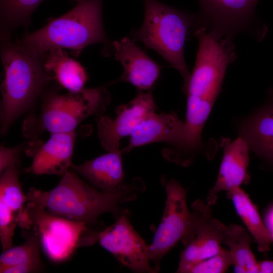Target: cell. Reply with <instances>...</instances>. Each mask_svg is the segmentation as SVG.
<instances>
[{"instance_id": "obj_1", "label": "cell", "mask_w": 273, "mask_h": 273, "mask_svg": "<svg viewBox=\"0 0 273 273\" xmlns=\"http://www.w3.org/2000/svg\"><path fill=\"white\" fill-rule=\"evenodd\" d=\"M194 34L198 49L184 92L187 101L183 137L184 145L192 149L203 145L204 126L221 91L228 66L236 56L231 39L217 38L203 26L197 28Z\"/></svg>"}, {"instance_id": "obj_2", "label": "cell", "mask_w": 273, "mask_h": 273, "mask_svg": "<svg viewBox=\"0 0 273 273\" xmlns=\"http://www.w3.org/2000/svg\"><path fill=\"white\" fill-rule=\"evenodd\" d=\"M145 188L143 181L136 178L122 191L103 192L83 181L70 169L53 189L42 191L31 188L26 196L27 202L43 207L52 214L91 226L99 223L98 218L103 213H112L116 219L129 211L120 203L135 199L136 192Z\"/></svg>"}, {"instance_id": "obj_3", "label": "cell", "mask_w": 273, "mask_h": 273, "mask_svg": "<svg viewBox=\"0 0 273 273\" xmlns=\"http://www.w3.org/2000/svg\"><path fill=\"white\" fill-rule=\"evenodd\" d=\"M1 58L4 69L1 132L4 135L19 116L34 107L53 80L44 68V57L34 54L18 41L2 39Z\"/></svg>"}, {"instance_id": "obj_4", "label": "cell", "mask_w": 273, "mask_h": 273, "mask_svg": "<svg viewBox=\"0 0 273 273\" xmlns=\"http://www.w3.org/2000/svg\"><path fill=\"white\" fill-rule=\"evenodd\" d=\"M60 87L49 86L40 97L35 112L30 113L22 125L23 135L30 143L39 140L44 132L50 134L74 131L89 116L103 115L110 102L109 92L104 87L84 88L76 93L60 94Z\"/></svg>"}, {"instance_id": "obj_5", "label": "cell", "mask_w": 273, "mask_h": 273, "mask_svg": "<svg viewBox=\"0 0 273 273\" xmlns=\"http://www.w3.org/2000/svg\"><path fill=\"white\" fill-rule=\"evenodd\" d=\"M67 13L51 19L42 28L17 40L35 55L45 57L51 49H70L78 56L86 47L102 43L109 48L102 18V0H76Z\"/></svg>"}, {"instance_id": "obj_6", "label": "cell", "mask_w": 273, "mask_h": 273, "mask_svg": "<svg viewBox=\"0 0 273 273\" xmlns=\"http://www.w3.org/2000/svg\"><path fill=\"white\" fill-rule=\"evenodd\" d=\"M143 23L133 36L156 51L181 74L185 92L191 74L184 57L185 43L190 29L196 22L192 15L165 5L158 0H142Z\"/></svg>"}, {"instance_id": "obj_7", "label": "cell", "mask_w": 273, "mask_h": 273, "mask_svg": "<svg viewBox=\"0 0 273 273\" xmlns=\"http://www.w3.org/2000/svg\"><path fill=\"white\" fill-rule=\"evenodd\" d=\"M19 226L36 232L47 256L52 261L67 260L80 247L93 245L98 233L87 224L51 214L43 207L27 202Z\"/></svg>"}, {"instance_id": "obj_8", "label": "cell", "mask_w": 273, "mask_h": 273, "mask_svg": "<svg viewBox=\"0 0 273 273\" xmlns=\"http://www.w3.org/2000/svg\"><path fill=\"white\" fill-rule=\"evenodd\" d=\"M211 207L201 199L192 204L187 229L181 239L184 249L177 272L189 273L194 265L222 248L226 226L213 218Z\"/></svg>"}, {"instance_id": "obj_9", "label": "cell", "mask_w": 273, "mask_h": 273, "mask_svg": "<svg viewBox=\"0 0 273 273\" xmlns=\"http://www.w3.org/2000/svg\"><path fill=\"white\" fill-rule=\"evenodd\" d=\"M161 182L165 188L166 201L162 219L152 243L149 245V258L157 272L163 256L181 241L188 225L190 211L186 201V190L174 178L165 176Z\"/></svg>"}, {"instance_id": "obj_10", "label": "cell", "mask_w": 273, "mask_h": 273, "mask_svg": "<svg viewBox=\"0 0 273 273\" xmlns=\"http://www.w3.org/2000/svg\"><path fill=\"white\" fill-rule=\"evenodd\" d=\"M130 211L116 218L115 223L98 232L101 246L123 265L136 272H156L150 265L149 245L129 221Z\"/></svg>"}, {"instance_id": "obj_11", "label": "cell", "mask_w": 273, "mask_h": 273, "mask_svg": "<svg viewBox=\"0 0 273 273\" xmlns=\"http://www.w3.org/2000/svg\"><path fill=\"white\" fill-rule=\"evenodd\" d=\"M156 108L151 90H139L130 102L116 108L114 119L103 115L97 118L98 135L103 148L108 152L120 151V140L130 136Z\"/></svg>"}, {"instance_id": "obj_12", "label": "cell", "mask_w": 273, "mask_h": 273, "mask_svg": "<svg viewBox=\"0 0 273 273\" xmlns=\"http://www.w3.org/2000/svg\"><path fill=\"white\" fill-rule=\"evenodd\" d=\"M75 131L51 133L44 143L39 140L29 143L28 153L32 157L31 165L25 171L36 175H55L63 176L70 168Z\"/></svg>"}, {"instance_id": "obj_13", "label": "cell", "mask_w": 273, "mask_h": 273, "mask_svg": "<svg viewBox=\"0 0 273 273\" xmlns=\"http://www.w3.org/2000/svg\"><path fill=\"white\" fill-rule=\"evenodd\" d=\"M19 163L8 166L0 177V241L2 251L13 246L15 228L23 213L27 196L19 180Z\"/></svg>"}, {"instance_id": "obj_14", "label": "cell", "mask_w": 273, "mask_h": 273, "mask_svg": "<svg viewBox=\"0 0 273 273\" xmlns=\"http://www.w3.org/2000/svg\"><path fill=\"white\" fill-rule=\"evenodd\" d=\"M221 145L223 154L218 174L206 197V202L211 206L216 204L220 192L240 187L250 178L249 147L246 141L240 136L233 141L223 138Z\"/></svg>"}, {"instance_id": "obj_15", "label": "cell", "mask_w": 273, "mask_h": 273, "mask_svg": "<svg viewBox=\"0 0 273 273\" xmlns=\"http://www.w3.org/2000/svg\"><path fill=\"white\" fill-rule=\"evenodd\" d=\"M112 45L115 58L123 68V72L116 82H127L139 90L151 88L159 78L161 66L129 37L114 41Z\"/></svg>"}, {"instance_id": "obj_16", "label": "cell", "mask_w": 273, "mask_h": 273, "mask_svg": "<svg viewBox=\"0 0 273 273\" xmlns=\"http://www.w3.org/2000/svg\"><path fill=\"white\" fill-rule=\"evenodd\" d=\"M184 130V122L176 112L157 114L154 112L137 126L130 136L128 144L121 152L123 155L136 147L156 142H164L173 146L169 149L177 148L183 141Z\"/></svg>"}, {"instance_id": "obj_17", "label": "cell", "mask_w": 273, "mask_h": 273, "mask_svg": "<svg viewBox=\"0 0 273 273\" xmlns=\"http://www.w3.org/2000/svg\"><path fill=\"white\" fill-rule=\"evenodd\" d=\"M259 1L220 0L203 26L217 38L232 39L237 33L249 30L255 22Z\"/></svg>"}, {"instance_id": "obj_18", "label": "cell", "mask_w": 273, "mask_h": 273, "mask_svg": "<svg viewBox=\"0 0 273 273\" xmlns=\"http://www.w3.org/2000/svg\"><path fill=\"white\" fill-rule=\"evenodd\" d=\"M121 149L109 153L70 168L89 181L94 187L105 193H116L130 186L124 183Z\"/></svg>"}, {"instance_id": "obj_19", "label": "cell", "mask_w": 273, "mask_h": 273, "mask_svg": "<svg viewBox=\"0 0 273 273\" xmlns=\"http://www.w3.org/2000/svg\"><path fill=\"white\" fill-rule=\"evenodd\" d=\"M240 129L249 149L273 165V99L248 117Z\"/></svg>"}, {"instance_id": "obj_20", "label": "cell", "mask_w": 273, "mask_h": 273, "mask_svg": "<svg viewBox=\"0 0 273 273\" xmlns=\"http://www.w3.org/2000/svg\"><path fill=\"white\" fill-rule=\"evenodd\" d=\"M44 67L55 83L69 92L81 91L88 79L84 68L62 48H53L47 53Z\"/></svg>"}, {"instance_id": "obj_21", "label": "cell", "mask_w": 273, "mask_h": 273, "mask_svg": "<svg viewBox=\"0 0 273 273\" xmlns=\"http://www.w3.org/2000/svg\"><path fill=\"white\" fill-rule=\"evenodd\" d=\"M227 192L238 215L256 243L258 250L261 252L270 251L273 237L249 195L241 187L233 188Z\"/></svg>"}, {"instance_id": "obj_22", "label": "cell", "mask_w": 273, "mask_h": 273, "mask_svg": "<svg viewBox=\"0 0 273 273\" xmlns=\"http://www.w3.org/2000/svg\"><path fill=\"white\" fill-rule=\"evenodd\" d=\"M40 246L39 237L33 231L24 243L3 251L0 255V272L30 273L41 270Z\"/></svg>"}, {"instance_id": "obj_23", "label": "cell", "mask_w": 273, "mask_h": 273, "mask_svg": "<svg viewBox=\"0 0 273 273\" xmlns=\"http://www.w3.org/2000/svg\"><path fill=\"white\" fill-rule=\"evenodd\" d=\"M253 239L249 231L240 225L226 226L223 244L228 248L235 272L259 273V261L251 248Z\"/></svg>"}, {"instance_id": "obj_24", "label": "cell", "mask_w": 273, "mask_h": 273, "mask_svg": "<svg viewBox=\"0 0 273 273\" xmlns=\"http://www.w3.org/2000/svg\"><path fill=\"white\" fill-rule=\"evenodd\" d=\"M43 0H1V39L10 38L17 27H26L32 13Z\"/></svg>"}, {"instance_id": "obj_25", "label": "cell", "mask_w": 273, "mask_h": 273, "mask_svg": "<svg viewBox=\"0 0 273 273\" xmlns=\"http://www.w3.org/2000/svg\"><path fill=\"white\" fill-rule=\"evenodd\" d=\"M232 264L229 250L222 248L216 254L194 265L189 273H223Z\"/></svg>"}, {"instance_id": "obj_26", "label": "cell", "mask_w": 273, "mask_h": 273, "mask_svg": "<svg viewBox=\"0 0 273 273\" xmlns=\"http://www.w3.org/2000/svg\"><path fill=\"white\" fill-rule=\"evenodd\" d=\"M24 147L19 145L14 147L0 148V173L8 166L13 163H19V155Z\"/></svg>"}, {"instance_id": "obj_27", "label": "cell", "mask_w": 273, "mask_h": 273, "mask_svg": "<svg viewBox=\"0 0 273 273\" xmlns=\"http://www.w3.org/2000/svg\"><path fill=\"white\" fill-rule=\"evenodd\" d=\"M259 273H273V260L259 261Z\"/></svg>"}, {"instance_id": "obj_28", "label": "cell", "mask_w": 273, "mask_h": 273, "mask_svg": "<svg viewBox=\"0 0 273 273\" xmlns=\"http://www.w3.org/2000/svg\"><path fill=\"white\" fill-rule=\"evenodd\" d=\"M270 99H273V89H271L270 91Z\"/></svg>"}]
</instances>
